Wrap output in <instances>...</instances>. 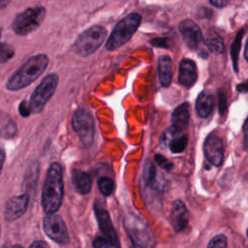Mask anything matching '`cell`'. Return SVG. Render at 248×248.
<instances>
[{
  "label": "cell",
  "mask_w": 248,
  "mask_h": 248,
  "mask_svg": "<svg viewBox=\"0 0 248 248\" xmlns=\"http://www.w3.org/2000/svg\"><path fill=\"white\" fill-rule=\"evenodd\" d=\"M118 246H119L118 238H113L106 234L98 235L93 240L94 248H111V247L118 248Z\"/></svg>",
  "instance_id": "24"
},
{
  "label": "cell",
  "mask_w": 248,
  "mask_h": 248,
  "mask_svg": "<svg viewBox=\"0 0 248 248\" xmlns=\"http://www.w3.org/2000/svg\"><path fill=\"white\" fill-rule=\"evenodd\" d=\"M0 234H1V226H0Z\"/></svg>",
  "instance_id": "43"
},
{
  "label": "cell",
  "mask_w": 248,
  "mask_h": 248,
  "mask_svg": "<svg viewBox=\"0 0 248 248\" xmlns=\"http://www.w3.org/2000/svg\"><path fill=\"white\" fill-rule=\"evenodd\" d=\"M150 43L157 47H168L169 46L168 39L166 38H156V39H153Z\"/></svg>",
  "instance_id": "32"
},
{
  "label": "cell",
  "mask_w": 248,
  "mask_h": 248,
  "mask_svg": "<svg viewBox=\"0 0 248 248\" xmlns=\"http://www.w3.org/2000/svg\"><path fill=\"white\" fill-rule=\"evenodd\" d=\"M219 111L221 114H224L227 109V101H226V96L223 93L219 94Z\"/></svg>",
  "instance_id": "33"
},
{
  "label": "cell",
  "mask_w": 248,
  "mask_h": 248,
  "mask_svg": "<svg viewBox=\"0 0 248 248\" xmlns=\"http://www.w3.org/2000/svg\"><path fill=\"white\" fill-rule=\"evenodd\" d=\"M242 133H243V146L245 150H248V117L246 118L243 124Z\"/></svg>",
  "instance_id": "31"
},
{
  "label": "cell",
  "mask_w": 248,
  "mask_h": 248,
  "mask_svg": "<svg viewBox=\"0 0 248 248\" xmlns=\"http://www.w3.org/2000/svg\"><path fill=\"white\" fill-rule=\"evenodd\" d=\"M15 55L14 47L8 43H0V64L8 62Z\"/></svg>",
  "instance_id": "27"
},
{
  "label": "cell",
  "mask_w": 248,
  "mask_h": 248,
  "mask_svg": "<svg viewBox=\"0 0 248 248\" xmlns=\"http://www.w3.org/2000/svg\"><path fill=\"white\" fill-rule=\"evenodd\" d=\"M178 29L182 35L184 43L190 49L197 50L201 48L204 39L197 23L191 19H184L179 23Z\"/></svg>",
  "instance_id": "11"
},
{
  "label": "cell",
  "mask_w": 248,
  "mask_h": 248,
  "mask_svg": "<svg viewBox=\"0 0 248 248\" xmlns=\"http://www.w3.org/2000/svg\"><path fill=\"white\" fill-rule=\"evenodd\" d=\"M49 58L45 53H39L29 57L22 66L15 72L6 83L9 91H18L30 85L46 69Z\"/></svg>",
  "instance_id": "2"
},
{
  "label": "cell",
  "mask_w": 248,
  "mask_h": 248,
  "mask_svg": "<svg viewBox=\"0 0 248 248\" xmlns=\"http://www.w3.org/2000/svg\"><path fill=\"white\" fill-rule=\"evenodd\" d=\"M204 43L209 48V50L213 53H220L224 49V42L222 37L215 31H208L205 38Z\"/></svg>",
  "instance_id": "23"
},
{
  "label": "cell",
  "mask_w": 248,
  "mask_h": 248,
  "mask_svg": "<svg viewBox=\"0 0 248 248\" xmlns=\"http://www.w3.org/2000/svg\"><path fill=\"white\" fill-rule=\"evenodd\" d=\"M12 0H0V10L4 9L5 7H7Z\"/></svg>",
  "instance_id": "38"
},
{
  "label": "cell",
  "mask_w": 248,
  "mask_h": 248,
  "mask_svg": "<svg viewBox=\"0 0 248 248\" xmlns=\"http://www.w3.org/2000/svg\"><path fill=\"white\" fill-rule=\"evenodd\" d=\"M46 8L30 7L17 14L12 22L14 32L18 36H26L37 30L46 17Z\"/></svg>",
  "instance_id": "6"
},
{
  "label": "cell",
  "mask_w": 248,
  "mask_h": 248,
  "mask_svg": "<svg viewBox=\"0 0 248 248\" xmlns=\"http://www.w3.org/2000/svg\"><path fill=\"white\" fill-rule=\"evenodd\" d=\"M244 34V30L241 29L238 31L234 41L232 44L231 47V55H232V65L233 69L235 72H237V60H238V53L240 50V46H241V40Z\"/></svg>",
  "instance_id": "25"
},
{
  "label": "cell",
  "mask_w": 248,
  "mask_h": 248,
  "mask_svg": "<svg viewBox=\"0 0 248 248\" xmlns=\"http://www.w3.org/2000/svg\"><path fill=\"white\" fill-rule=\"evenodd\" d=\"M140 21L141 16L138 13H131L121 18L107 39L105 45L107 50H116L129 42L140 27Z\"/></svg>",
  "instance_id": "4"
},
{
  "label": "cell",
  "mask_w": 248,
  "mask_h": 248,
  "mask_svg": "<svg viewBox=\"0 0 248 248\" xmlns=\"http://www.w3.org/2000/svg\"><path fill=\"white\" fill-rule=\"evenodd\" d=\"M203 153L206 160L215 167L222 165L224 160V143L215 133L209 134L203 142Z\"/></svg>",
  "instance_id": "10"
},
{
  "label": "cell",
  "mask_w": 248,
  "mask_h": 248,
  "mask_svg": "<svg viewBox=\"0 0 248 248\" xmlns=\"http://www.w3.org/2000/svg\"><path fill=\"white\" fill-rule=\"evenodd\" d=\"M72 181L76 190L79 194L86 195L90 192L92 187V179L87 172L79 170H74L72 174Z\"/></svg>",
  "instance_id": "21"
},
{
  "label": "cell",
  "mask_w": 248,
  "mask_h": 248,
  "mask_svg": "<svg viewBox=\"0 0 248 248\" xmlns=\"http://www.w3.org/2000/svg\"><path fill=\"white\" fill-rule=\"evenodd\" d=\"M29 197L27 194H21L12 197L5 205L4 213L7 221H15L20 218L28 207Z\"/></svg>",
  "instance_id": "13"
},
{
  "label": "cell",
  "mask_w": 248,
  "mask_h": 248,
  "mask_svg": "<svg viewBox=\"0 0 248 248\" xmlns=\"http://www.w3.org/2000/svg\"><path fill=\"white\" fill-rule=\"evenodd\" d=\"M4 163H5V151L3 149H0V174L2 172Z\"/></svg>",
  "instance_id": "37"
},
{
  "label": "cell",
  "mask_w": 248,
  "mask_h": 248,
  "mask_svg": "<svg viewBox=\"0 0 248 248\" xmlns=\"http://www.w3.org/2000/svg\"><path fill=\"white\" fill-rule=\"evenodd\" d=\"M214 106V98L213 95L207 91L204 90L202 92H201L196 100V111L197 114L202 117V118H205L207 117Z\"/></svg>",
  "instance_id": "19"
},
{
  "label": "cell",
  "mask_w": 248,
  "mask_h": 248,
  "mask_svg": "<svg viewBox=\"0 0 248 248\" xmlns=\"http://www.w3.org/2000/svg\"><path fill=\"white\" fill-rule=\"evenodd\" d=\"M18 112L22 117H28L30 114H32V109H31V106L29 104V101L27 102L26 100H23L19 104Z\"/></svg>",
  "instance_id": "30"
},
{
  "label": "cell",
  "mask_w": 248,
  "mask_h": 248,
  "mask_svg": "<svg viewBox=\"0 0 248 248\" xmlns=\"http://www.w3.org/2000/svg\"><path fill=\"white\" fill-rule=\"evenodd\" d=\"M170 219V224L176 232H179L186 228L189 221V212L183 202L179 200L173 202Z\"/></svg>",
  "instance_id": "14"
},
{
  "label": "cell",
  "mask_w": 248,
  "mask_h": 248,
  "mask_svg": "<svg viewBox=\"0 0 248 248\" xmlns=\"http://www.w3.org/2000/svg\"><path fill=\"white\" fill-rule=\"evenodd\" d=\"M188 138L184 132H180L171 126L167 129L161 137V143L168 146L172 153H181L187 146Z\"/></svg>",
  "instance_id": "12"
},
{
  "label": "cell",
  "mask_w": 248,
  "mask_h": 248,
  "mask_svg": "<svg viewBox=\"0 0 248 248\" xmlns=\"http://www.w3.org/2000/svg\"><path fill=\"white\" fill-rule=\"evenodd\" d=\"M244 56H245V58H246V60L248 62V41L246 43V46H245V50H244Z\"/></svg>",
  "instance_id": "39"
},
{
  "label": "cell",
  "mask_w": 248,
  "mask_h": 248,
  "mask_svg": "<svg viewBox=\"0 0 248 248\" xmlns=\"http://www.w3.org/2000/svg\"><path fill=\"white\" fill-rule=\"evenodd\" d=\"M209 2L215 6V7H218V8H223L225 7L226 5H228V3L230 2V0H209Z\"/></svg>",
  "instance_id": "36"
},
{
  "label": "cell",
  "mask_w": 248,
  "mask_h": 248,
  "mask_svg": "<svg viewBox=\"0 0 248 248\" xmlns=\"http://www.w3.org/2000/svg\"><path fill=\"white\" fill-rule=\"evenodd\" d=\"M16 133V125L6 113H0V137L13 138Z\"/></svg>",
  "instance_id": "22"
},
{
  "label": "cell",
  "mask_w": 248,
  "mask_h": 248,
  "mask_svg": "<svg viewBox=\"0 0 248 248\" xmlns=\"http://www.w3.org/2000/svg\"><path fill=\"white\" fill-rule=\"evenodd\" d=\"M43 230L53 242L66 245L69 242L68 229L57 213H46L43 219Z\"/></svg>",
  "instance_id": "9"
},
{
  "label": "cell",
  "mask_w": 248,
  "mask_h": 248,
  "mask_svg": "<svg viewBox=\"0 0 248 248\" xmlns=\"http://www.w3.org/2000/svg\"><path fill=\"white\" fill-rule=\"evenodd\" d=\"M206 248H227V237L224 234L215 235L207 244Z\"/></svg>",
  "instance_id": "28"
},
{
  "label": "cell",
  "mask_w": 248,
  "mask_h": 248,
  "mask_svg": "<svg viewBox=\"0 0 248 248\" xmlns=\"http://www.w3.org/2000/svg\"><path fill=\"white\" fill-rule=\"evenodd\" d=\"M5 248H23V247L20 246V245L16 244V245H13V246H7V247H5Z\"/></svg>",
  "instance_id": "40"
},
{
  "label": "cell",
  "mask_w": 248,
  "mask_h": 248,
  "mask_svg": "<svg viewBox=\"0 0 248 248\" xmlns=\"http://www.w3.org/2000/svg\"><path fill=\"white\" fill-rule=\"evenodd\" d=\"M154 159L156 161V163L162 168L164 169L165 170H168L170 171L171 169H172V163L170 161H169L165 156L161 155V154H156L154 156Z\"/></svg>",
  "instance_id": "29"
},
{
  "label": "cell",
  "mask_w": 248,
  "mask_h": 248,
  "mask_svg": "<svg viewBox=\"0 0 248 248\" xmlns=\"http://www.w3.org/2000/svg\"><path fill=\"white\" fill-rule=\"evenodd\" d=\"M72 127L84 145L89 146L93 143L95 122L92 114L88 110L84 108L76 110L72 117Z\"/></svg>",
  "instance_id": "8"
},
{
  "label": "cell",
  "mask_w": 248,
  "mask_h": 248,
  "mask_svg": "<svg viewBox=\"0 0 248 248\" xmlns=\"http://www.w3.org/2000/svg\"><path fill=\"white\" fill-rule=\"evenodd\" d=\"M190 120V106L183 103L176 107L171 114V127L177 131L185 132L188 128Z\"/></svg>",
  "instance_id": "16"
},
{
  "label": "cell",
  "mask_w": 248,
  "mask_h": 248,
  "mask_svg": "<svg viewBox=\"0 0 248 248\" xmlns=\"http://www.w3.org/2000/svg\"><path fill=\"white\" fill-rule=\"evenodd\" d=\"M142 177L147 187L154 191H161L164 188V182L158 176L157 170L152 162L146 161L143 166Z\"/></svg>",
  "instance_id": "18"
},
{
  "label": "cell",
  "mask_w": 248,
  "mask_h": 248,
  "mask_svg": "<svg viewBox=\"0 0 248 248\" xmlns=\"http://www.w3.org/2000/svg\"><path fill=\"white\" fill-rule=\"evenodd\" d=\"M94 211H95V216L98 221V226H99L102 233L106 234L108 236L113 237V238H117V235L113 229L111 219L109 217L108 212L99 204L94 205Z\"/></svg>",
  "instance_id": "17"
},
{
  "label": "cell",
  "mask_w": 248,
  "mask_h": 248,
  "mask_svg": "<svg viewBox=\"0 0 248 248\" xmlns=\"http://www.w3.org/2000/svg\"><path fill=\"white\" fill-rule=\"evenodd\" d=\"M123 225L131 240L130 248H154L155 234L141 215L135 212L128 213Z\"/></svg>",
  "instance_id": "3"
},
{
  "label": "cell",
  "mask_w": 248,
  "mask_h": 248,
  "mask_svg": "<svg viewBox=\"0 0 248 248\" xmlns=\"http://www.w3.org/2000/svg\"><path fill=\"white\" fill-rule=\"evenodd\" d=\"M246 234H247V237H248V230H247V232H246Z\"/></svg>",
  "instance_id": "42"
},
{
  "label": "cell",
  "mask_w": 248,
  "mask_h": 248,
  "mask_svg": "<svg viewBox=\"0 0 248 248\" xmlns=\"http://www.w3.org/2000/svg\"><path fill=\"white\" fill-rule=\"evenodd\" d=\"M64 182L63 169L57 163H51L46 170L43 191H42V207L46 213H56L63 201Z\"/></svg>",
  "instance_id": "1"
},
{
  "label": "cell",
  "mask_w": 248,
  "mask_h": 248,
  "mask_svg": "<svg viewBox=\"0 0 248 248\" xmlns=\"http://www.w3.org/2000/svg\"><path fill=\"white\" fill-rule=\"evenodd\" d=\"M29 248H49V246L46 242L43 240H35L34 242H32Z\"/></svg>",
  "instance_id": "34"
},
{
  "label": "cell",
  "mask_w": 248,
  "mask_h": 248,
  "mask_svg": "<svg viewBox=\"0 0 248 248\" xmlns=\"http://www.w3.org/2000/svg\"><path fill=\"white\" fill-rule=\"evenodd\" d=\"M107 29L101 25H93L81 32L76 39L73 48L80 56L93 54L105 42Z\"/></svg>",
  "instance_id": "5"
},
{
  "label": "cell",
  "mask_w": 248,
  "mask_h": 248,
  "mask_svg": "<svg viewBox=\"0 0 248 248\" xmlns=\"http://www.w3.org/2000/svg\"><path fill=\"white\" fill-rule=\"evenodd\" d=\"M1 36H2V29L0 28V40H1ZM1 43V42H0Z\"/></svg>",
  "instance_id": "41"
},
{
  "label": "cell",
  "mask_w": 248,
  "mask_h": 248,
  "mask_svg": "<svg viewBox=\"0 0 248 248\" xmlns=\"http://www.w3.org/2000/svg\"><path fill=\"white\" fill-rule=\"evenodd\" d=\"M58 76L55 73H52L46 76L35 88L29 100L32 113H39L45 108L46 103L53 96L58 84Z\"/></svg>",
  "instance_id": "7"
},
{
  "label": "cell",
  "mask_w": 248,
  "mask_h": 248,
  "mask_svg": "<svg viewBox=\"0 0 248 248\" xmlns=\"http://www.w3.org/2000/svg\"><path fill=\"white\" fill-rule=\"evenodd\" d=\"M98 187L104 196H110L114 191V182L110 177L103 176L98 180Z\"/></svg>",
  "instance_id": "26"
},
{
  "label": "cell",
  "mask_w": 248,
  "mask_h": 248,
  "mask_svg": "<svg viewBox=\"0 0 248 248\" xmlns=\"http://www.w3.org/2000/svg\"><path fill=\"white\" fill-rule=\"evenodd\" d=\"M198 78V71L196 63L191 59H182L179 64L178 82L185 86L191 87Z\"/></svg>",
  "instance_id": "15"
},
{
  "label": "cell",
  "mask_w": 248,
  "mask_h": 248,
  "mask_svg": "<svg viewBox=\"0 0 248 248\" xmlns=\"http://www.w3.org/2000/svg\"><path fill=\"white\" fill-rule=\"evenodd\" d=\"M158 76L161 84L168 87L171 82L172 62L170 56L163 55L158 59Z\"/></svg>",
  "instance_id": "20"
},
{
  "label": "cell",
  "mask_w": 248,
  "mask_h": 248,
  "mask_svg": "<svg viewBox=\"0 0 248 248\" xmlns=\"http://www.w3.org/2000/svg\"><path fill=\"white\" fill-rule=\"evenodd\" d=\"M236 90L240 93H247L248 92V79L245 80L244 82H241V83L237 84Z\"/></svg>",
  "instance_id": "35"
}]
</instances>
